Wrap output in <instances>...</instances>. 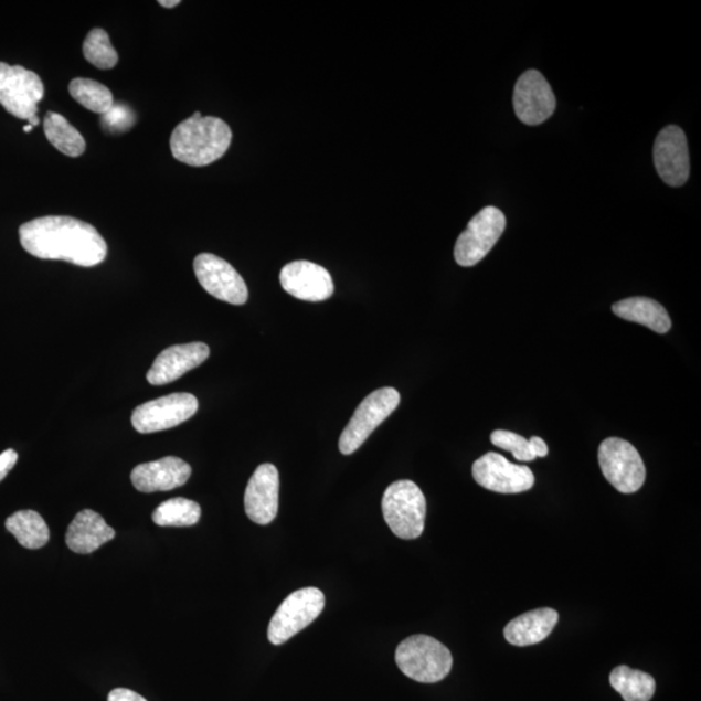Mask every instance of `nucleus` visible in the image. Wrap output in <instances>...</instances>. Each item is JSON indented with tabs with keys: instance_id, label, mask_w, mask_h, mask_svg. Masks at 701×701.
<instances>
[{
	"instance_id": "obj_21",
	"label": "nucleus",
	"mask_w": 701,
	"mask_h": 701,
	"mask_svg": "<svg viewBox=\"0 0 701 701\" xmlns=\"http://www.w3.org/2000/svg\"><path fill=\"white\" fill-rule=\"evenodd\" d=\"M612 311L626 321L645 325L655 333L666 334L671 328L667 309L654 299L637 297L619 300Z\"/></svg>"
},
{
	"instance_id": "obj_13",
	"label": "nucleus",
	"mask_w": 701,
	"mask_h": 701,
	"mask_svg": "<svg viewBox=\"0 0 701 701\" xmlns=\"http://www.w3.org/2000/svg\"><path fill=\"white\" fill-rule=\"evenodd\" d=\"M513 107L520 121L530 127L549 120L555 113V94L541 72L530 70L519 78L514 86Z\"/></svg>"
},
{
	"instance_id": "obj_1",
	"label": "nucleus",
	"mask_w": 701,
	"mask_h": 701,
	"mask_svg": "<svg viewBox=\"0 0 701 701\" xmlns=\"http://www.w3.org/2000/svg\"><path fill=\"white\" fill-rule=\"evenodd\" d=\"M22 248L43 261L92 268L105 262L108 247L97 229L68 216L40 217L19 229Z\"/></svg>"
},
{
	"instance_id": "obj_18",
	"label": "nucleus",
	"mask_w": 701,
	"mask_h": 701,
	"mask_svg": "<svg viewBox=\"0 0 701 701\" xmlns=\"http://www.w3.org/2000/svg\"><path fill=\"white\" fill-rule=\"evenodd\" d=\"M191 467L180 457L167 456L162 459L140 464L131 471L132 486L140 492L171 491L189 481Z\"/></svg>"
},
{
	"instance_id": "obj_16",
	"label": "nucleus",
	"mask_w": 701,
	"mask_h": 701,
	"mask_svg": "<svg viewBox=\"0 0 701 701\" xmlns=\"http://www.w3.org/2000/svg\"><path fill=\"white\" fill-rule=\"evenodd\" d=\"M279 501V475L273 464H262L249 478L245 492V511L257 525L276 519Z\"/></svg>"
},
{
	"instance_id": "obj_9",
	"label": "nucleus",
	"mask_w": 701,
	"mask_h": 701,
	"mask_svg": "<svg viewBox=\"0 0 701 701\" xmlns=\"http://www.w3.org/2000/svg\"><path fill=\"white\" fill-rule=\"evenodd\" d=\"M599 464L604 477L619 492L634 493L645 485V463L629 442L605 439L599 447Z\"/></svg>"
},
{
	"instance_id": "obj_31",
	"label": "nucleus",
	"mask_w": 701,
	"mask_h": 701,
	"mask_svg": "<svg viewBox=\"0 0 701 701\" xmlns=\"http://www.w3.org/2000/svg\"><path fill=\"white\" fill-rule=\"evenodd\" d=\"M108 701H147L139 693L129 689H115L109 692Z\"/></svg>"
},
{
	"instance_id": "obj_27",
	"label": "nucleus",
	"mask_w": 701,
	"mask_h": 701,
	"mask_svg": "<svg viewBox=\"0 0 701 701\" xmlns=\"http://www.w3.org/2000/svg\"><path fill=\"white\" fill-rule=\"evenodd\" d=\"M491 443L493 446L511 453L518 461H533L537 457L549 455V447L540 437H533L528 440L512 432L496 431L491 434Z\"/></svg>"
},
{
	"instance_id": "obj_32",
	"label": "nucleus",
	"mask_w": 701,
	"mask_h": 701,
	"mask_svg": "<svg viewBox=\"0 0 701 701\" xmlns=\"http://www.w3.org/2000/svg\"><path fill=\"white\" fill-rule=\"evenodd\" d=\"M180 0H174V2H167V0H160L159 4L166 7V9H173V7L179 6Z\"/></svg>"
},
{
	"instance_id": "obj_14",
	"label": "nucleus",
	"mask_w": 701,
	"mask_h": 701,
	"mask_svg": "<svg viewBox=\"0 0 701 701\" xmlns=\"http://www.w3.org/2000/svg\"><path fill=\"white\" fill-rule=\"evenodd\" d=\"M656 171L669 187L680 188L690 177L688 138L676 125L663 128L654 146Z\"/></svg>"
},
{
	"instance_id": "obj_20",
	"label": "nucleus",
	"mask_w": 701,
	"mask_h": 701,
	"mask_svg": "<svg viewBox=\"0 0 701 701\" xmlns=\"http://www.w3.org/2000/svg\"><path fill=\"white\" fill-rule=\"evenodd\" d=\"M557 622L559 614L555 609L541 608L530 610L512 619L506 626L504 637L508 644L519 647L541 644V641L550 637Z\"/></svg>"
},
{
	"instance_id": "obj_30",
	"label": "nucleus",
	"mask_w": 701,
	"mask_h": 701,
	"mask_svg": "<svg viewBox=\"0 0 701 701\" xmlns=\"http://www.w3.org/2000/svg\"><path fill=\"white\" fill-rule=\"evenodd\" d=\"M19 460V455L14 449H6L0 454V482L10 474Z\"/></svg>"
},
{
	"instance_id": "obj_4",
	"label": "nucleus",
	"mask_w": 701,
	"mask_h": 701,
	"mask_svg": "<svg viewBox=\"0 0 701 701\" xmlns=\"http://www.w3.org/2000/svg\"><path fill=\"white\" fill-rule=\"evenodd\" d=\"M383 518L401 540H417L424 533L426 499L419 487L408 479L391 484L382 498Z\"/></svg>"
},
{
	"instance_id": "obj_10",
	"label": "nucleus",
	"mask_w": 701,
	"mask_h": 701,
	"mask_svg": "<svg viewBox=\"0 0 701 701\" xmlns=\"http://www.w3.org/2000/svg\"><path fill=\"white\" fill-rule=\"evenodd\" d=\"M199 403L193 394L176 393L140 404L132 412L131 425L140 434L172 429L195 415Z\"/></svg>"
},
{
	"instance_id": "obj_23",
	"label": "nucleus",
	"mask_w": 701,
	"mask_h": 701,
	"mask_svg": "<svg viewBox=\"0 0 701 701\" xmlns=\"http://www.w3.org/2000/svg\"><path fill=\"white\" fill-rule=\"evenodd\" d=\"M614 688L625 701H649L656 691L655 678L626 666L617 667L609 676Z\"/></svg>"
},
{
	"instance_id": "obj_15",
	"label": "nucleus",
	"mask_w": 701,
	"mask_h": 701,
	"mask_svg": "<svg viewBox=\"0 0 701 701\" xmlns=\"http://www.w3.org/2000/svg\"><path fill=\"white\" fill-rule=\"evenodd\" d=\"M279 283L291 297L306 301H323L334 294L330 273L311 262H293L279 273Z\"/></svg>"
},
{
	"instance_id": "obj_7",
	"label": "nucleus",
	"mask_w": 701,
	"mask_h": 701,
	"mask_svg": "<svg viewBox=\"0 0 701 701\" xmlns=\"http://www.w3.org/2000/svg\"><path fill=\"white\" fill-rule=\"evenodd\" d=\"M325 608V595L316 587L297 590L279 605L268 627L272 645L286 644L298 633L305 630Z\"/></svg>"
},
{
	"instance_id": "obj_26",
	"label": "nucleus",
	"mask_w": 701,
	"mask_h": 701,
	"mask_svg": "<svg viewBox=\"0 0 701 701\" xmlns=\"http://www.w3.org/2000/svg\"><path fill=\"white\" fill-rule=\"evenodd\" d=\"M72 98L94 114L105 115L114 107V95L109 88L91 78H75L70 84Z\"/></svg>"
},
{
	"instance_id": "obj_17",
	"label": "nucleus",
	"mask_w": 701,
	"mask_h": 701,
	"mask_svg": "<svg viewBox=\"0 0 701 701\" xmlns=\"http://www.w3.org/2000/svg\"><path fill=\"white\" fill-rule=\"evenodd\" d=\"M209 358L210 347L202 342L168 347L155 359L147 381L153 386L167 385L202 365Z\"/></svg>"
},
{
	"instance_id": "obj_12",
	"label": "nucleus",
	"mask_w": 701,
	"mask_h": 701,
	"mask_svg": "<svg viewBox=\"0 0 701 701\" xmlns=\"http://www.w3.org/2000/svg\"><path fill=\"white\" fill-rule=\"evenodd\" d=\"M471 471L479 486L499 493L525 492L535 482L533 471L527 465L513 464L496 453L479 457Z\"/></svg>"
},
{
	"instance_id": "obj_28",
	"label": "nucleus",
	"mask_w": 701,
	"mask_h": 701,
	"mask_svg": "<svg viewBox=\"0 0 701 701\" xmlns=\"http://www.w3.org/2000/svg\"><path fill=\"white\" fill-rule=\"evenodd\" d=\"M84 55L88 63L99 70H113L119 62V55L110 43L109 35L99 28L93 29L87 34L84 42Z\"/></svg>"
},
{
	"instance_id": "obj_8",
	"label": "nucleus",
	"mask_w": 701,
	"mask_h": 701,
	"mask_svg": "<svg viewBox=\"0 0 701 701\" xmlns=\"http://www.w3.org/2000/svg\"><path fill=\"white\" fill-rule=\"evenodd\" d=\"M506 226L504 213L497 206H486L479 211L456 241V263L461 267H475L497 245Z\"/></svg>"
},
{
	"instance_id": "obj_25",
	"label": "nucleus",
	"mask_w": 701,
	"mask_h": 701,
	"mask_svg": "<svg viewBox=\"0 0 701 701\" xmlns=\"http://www.w3.org/2000/svg\"><path fill=\"white\" fill-rule=\"evenodd\" d=\"M202 508L197 501L174 498L161 503L152 514L158 527L184 528L193 527L201 520Z\"/></svg>"
},
{
	"instance_id": "obj_19",
	"label": "nucleus",
	"mask_w": 701,
	"mask_h": 701,
	"mask_svg": "<svg viewBox=\"0 0 701 701\" xmlns=\"http://www.w3.org/2000/svg\"><path fill=\"white\" fill-rule=\"evenodd\" d=\"M116 531L105 519L92 509H84L73 519L65 534V543L70 550L81 555L93 553L114 540Z\"/></svg>"
},
{
	"instance_id": "obj_33",
	"label": "nucleus",
	"mask_w": 701,
	"mask_h": 701,
	"mask_svg": "<svg viewBox=\"0 0 701 701\" xmlns=\"http://www.w3.org/2000/svg\"><path fill=\"white\" fill-rule=\"evenodd\" d=\"M32 125H26V127L24 128L25 132H31L32 131Z\"/></svg>"
},
{
	"instance_id": "obj_11",
	"label": "nucleus",
	"mask_w": 701,
	"mask_h": 701,
	"mask_svg": "<svg viewBox=\"0 0 701 701\" xmlns=\"http://www.w3.org/2000/svg\"><path fill=\"white\" fill-rule=\"evenodd\" d=\"M194 272L203 289L213 298L243 306L248 300V289L237 270L231 264L212 254L195 257Z\"/></svg>"
},
{
	"instance_id": "obj_24",
	"label": "nucleus",
	"mask_w": 701,
	"mask_h": 701,
	"mask_svg": "<svg viewBox=\"0 0 701 701\" xmlns=\"http://www.w3.org/2000/svg\"><path fill=\"white\" fill-rule=\"evenodd\" d=\"M44 135L50 144L70 158H78L86 150V142L81 132L64 116L49 113L43 123Z\"/></svg>"
},
{
	"instance_id": "obj_6",
	"label": "nucleus",
	"mask_w": 701,
	"mask_h": 701,
	"mask_svg": "<svg viewBox=\"0 0 701 701\" xmlns=\"http://www.w3.org/2000/svg\"><path fill=\"white\" fill-rule=\"evenodd\" d=\"M400 403L401 394L393 387L375 390L368 395L344 427L339 438V452L343 455L357 453L383 421L393 415Z\"/></svg>"
},
{
	"instance_id": "obj_5",
	"label": "nucleus",
	"mask_w": 701,
	"mask_h": 701,
	"mask_svg": "<svg viewBox=\"0 0 701 701\" xmlns=\"http://www.w3.org/2000/svg\"><path fill=\"white\" fill-rule=\"evenodd\" d=\"M43 95L44 86L36 73L24 66L0 63V105L7 113L39 127L36 114Z\"/></svg>"
},
{
	"instance_id": "obj_3",
	"label": "nucleus",
	"mask_w": 701,
	"mask_h": 701,
	"mask_svg": "<svg viewBox=\"0 0 701 701\" xmlns=\"http://www.w3.org/2000/svg\"><path fill=\"white\" fill-rule=\"evenodd\" d=\"M396 666L403 675L421 683H437L453 669V655L440 641L429 636H412L396 648Z\"/></svg>"
},
{
	"instance_id": "obj_29",
	"label": "nucleus",
	"mask_w": 701,
	"mask_h": 701,
	"mask_svg": "<svg viewBox=\"0 0 701 701\" xmlns=\"http://www.w3.org/2000/svg\"><path fill=\"white\" fill-rule=\"evenodd\" d=\"M102 127L109 132L129 130L136 123V115L129 107L114 105L107 114L102 115Z\"/></svg>"
},
{
	"instance_id": "obj_22",
	"label": "nucleus",
	"mask_w": 701,
	"mask_h": 701,
	"mask_svg": "<svg viewBox=\"0 0 701 701\" xmlns=\"http://www.w3.org/2000/svg\"><path fill=\"white\" fill-rule=\"evenodd\" d=\"M6 529L28 550H40L50 541V529L39 512L19 511L6 521Z\"/></svg>"
},
{
	"instance_id": "obj_2",
	"label": "nucleus",
	"mask_w": 701,
	"mask_h": 701,
	"mask_svg": "<svg viewBox=\"0 0 701 701\" xmlns=\"http://www.w3.org/2000/svg\"><path fill=\"white\" fill-rule=\"evenodd\" d=\"M232 138V130L224 120L195 113L177 125L171 136V151L183 164L205 167L224 157Z\"/></svg>"
}]
</instances>
